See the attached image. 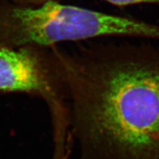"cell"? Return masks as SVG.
I'll list each match as a JSON object with an SVG mask.
<instances>
[{"mask_svg":"<svg viewBox=\"0 0 159 159\" xmlns=\"http://www.w3.org/2000/svg\"><path fill=\"white\" fill-rule=\"evenodd\" d=\"M85 41L52 47L80 159H159V47Z\"/></svg>","mask_w":159,"mask_h":159,"instance_id":"1","label":"cell"},{"mask_svg":"<svg viewBox=\"0 0 159 159\" xmlns=\"http://www.w3.org/2000/svg\"><path fill=\"white\" fill-rule=\"evenodd\" d=\"M114 36L159 40V25L60 2L27 5L0 0V48L50 47Z\"/></svg>","mask_w":159,"mask_h":159,"instance_id":"2","label":"cell"},{"mask_svg":"<svg viewBox=\"0 0 159 159\" xmlns=\"http://www.w3.org/2000/svg\"><path fill=\"white\" fill-rule=\"evenodd\" d=\"M0 92L39 97L50 114L69 111L68 87L52 47L0 48Z\"/></svg>","mask_w":159,"mask_h":159,"instance_id":"3","label":"cell"},{"mask_svg":"<svg viewBox=\"0 0 159 159\" xmlns=\"http://www.w3.org/2000/svg\"><path fill=\"white\" fill-rule=\"evenodd\" d=\"M69 136L68 129L65 127L54 128L55 150L52 159H68Z\"/></svg>","mask_w":159,"mask_h":159,"instance_id":"4","label":"cell"},{"mask_svg":"<svg viewBox=\"0 0 159 159\" xmlns=\"http://www.w3.org/2000/svg\"><path fill=\"white\" fill-rule=\"evenodd\" d=\"M20 3L29 5H39L48 2H60L61 0H18ZM117 7H125L137 4H156L159 5V0H103Z\"/></svg>","mask_w":159,"mask_h":159,"instance_id":"5","label":"cell"}]
</instances>
